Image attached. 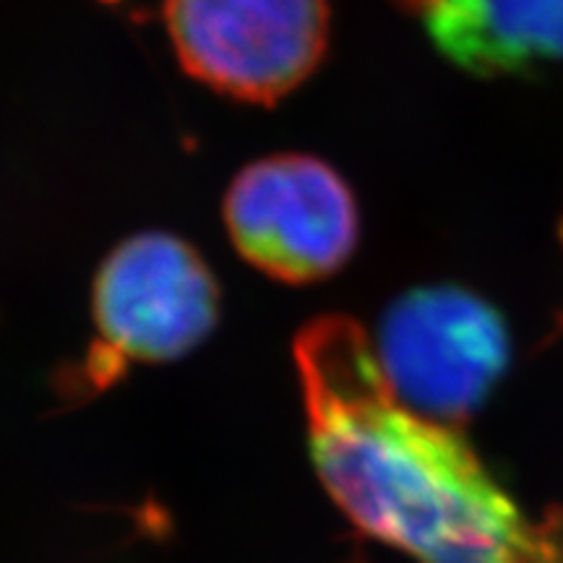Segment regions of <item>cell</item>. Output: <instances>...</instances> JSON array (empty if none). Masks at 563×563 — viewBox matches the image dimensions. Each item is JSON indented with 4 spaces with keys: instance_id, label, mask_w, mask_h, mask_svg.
I'll use <instances>...</instances> for the list:
<instances>
[{
    "instance_id": "cell-1",
    "label": "cell",
    "mask_w": 563,
    "mask_h": 563,
    "mask_svg": "<svg viewBox=\"0 0 563 563\" xmlns=\"http://www.w3.org/2000/svg\"><path fill=\"white\" fill-rule=\"evenodd\" d=\"M308 443L323 488L412 563H563V511L532 517L456 426L415 412L347 316L295 336Z\"/></svg>"
},
{
    "instance_id": "cell-2",
    "label": "cell",
    "mask_w": 563,
    "mask_h": 563,
    "mask_svg": "<svg viewBox=\"0 0 563 563\" xmlns=\"http://www.w3.org/2000/svg\"><path fill=\"white\" fill-rule=\"evenodd\" d=\"M91 311L100 340L68 378L76 397L108 389L131 363L175 361L199 347L220 316V287L186 241L141 232L104 258Z\"/></svg>"
},
{
    "instance_id": "cell-3",
    "label": "cell",
    "mask_w": 563,
    "mask_h": 563,
    "mask_svg": "<svg viewBox=\"0 0 563 563\" xmlns=\"http://www.w3.org/2000/svg\"><path fill=\"white\" fill-rule=\"evenodd\" d=\"M224 222L245 262L290 285L332 277L361 232L347 183L308 154H274L245 167L224 199Z\"/></svg>"
},
{
    "instance_id": "cell-4",
    "label": "cell",
    "mask_w": 563,
    "mask_h": 563,
    "mask_svg": "<svg viewBox=\"0 0 563 563\" xmlns=\"http://www.w3.org/2000/svg\"><path fill=\"white\" fill-rule=\"evenodd\" d=\"M378 363L410 410L456 422L470 418L509 363V334L488 302L460 287H422L386 311Z\"/></svg>"
},
{
    "instance_id": "cell-5",
    "label": "cell",
    "mask_w": 563,
    "mask_h": 563,
    "mask_svg": "<svg viewBox=\"0 0 563 563\" xmlns=\"http://www.w3.org/2000/svg\"><path fill=\"white\" fill-rule=\"evenodd\" d=\"M180 66L243 102H277L319 66L327 0H162Z\"/></svg>"
},
{
    "instance_id": "cell-6",
    "label": "cell",
    "mask_w": 563,
    "mask_h": 563,
    "mask_svg": "<svg viewBox=\"0 0 563 563\" xmlns=\"http://www.w3.org/2000/svg\"><path fill=\"white\" fill-rule=\"evenodd\" d=\"M443 58L475 76L563 63V0H394Z\"/></svg>"
}]
</instances>
